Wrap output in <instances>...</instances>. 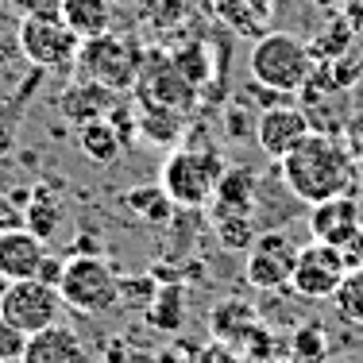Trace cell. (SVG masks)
Returning <instances> with one entry per match:
<instances>
[{
    "instance_id": "obj_31",
    "label": "cell",
    "mask_w": 363,
    "mask_h": 363,
    "mask_svg": "<svg viewBox=\"0 0 363 363\" xmlns=\"http://www.w3.org/2000/svg\"><path fill=\"white\" fill-rule=\"evenodd\" d=\"M62 267H66V259L47 255V259H43V267H39V279L47 282V286H55V290H58V279H62Z\"/></svg>"
},
{
    "instance_id": "obj_23",
    "label": "cell",
    "mask_w": 363,
    "mask_h": 363,
    "mask_svg": "<svg viewBox=\"0 0 363 363\" xmlns=\"http://www.w3.org/2000/svg\"><path fill=\"white\" fill-rule=\"evenodd\" d=\"M333 306H336V317L363 328V267H352L344 274V282L333 294Z\"/></svg>"
},
{
    "instance_id": "obj_13",
    "label": "cell",
    "mask_w": 363,
    "mask_h": 363,
    "mask_svg": "<svg viewBox=\"0 0 363 363\" xmlns=\"http://www.w3.org/2000/svg\"><path fill=\"white\" fill-rule=\"evenodd\" d=\"M47 255H50L47 240H39L28 224H23V228L0 232V279L4 282L39 279V267H43Z\"/></svg>"
},
{
    "instance_id": "obj_9",
    "label": "cell",
    "mask_w": 363,
    "mask_h": 363,
    "mask_svg": "<svg viewBox=\"0 0 363 363\" xmlns=\"http://www.w3.org/2000/svg\"><path fill=\"white\" fill-rule=\"evenodd\" d=\"M298 263V244L282 228H267L255 236V244L247 247L244 279L255 290H290V274Z\"/></svg>"
},
{
    "instance_id": "obj_29",
    "label": "cell",
    "mask_w": 363,
    "mask_h": 363,
    "mask_svg": "<svg viewBox=\"0 0 363 363\" xmlns=\"http://www.w3.org/2000/svg\"><path fill=\"white\" fill-rule=\"evenodd\" d=\"M20 16H58L62 0H8Z\"/></svg>"
},
{
    "instance_id": "obj_20",
    "label": "cell",
    "mask_w": 363,
    "mask_h": 363,
    "mask_svg": "<svg viewBox=\"0 0 363 363\" xmlns=\"http://www.w3.org/2000/svg\"><path fill=\"white\" fill-rule=\"evenodd\" d=\"M77 151L97 167H112L124 155V140H120L112 120H89V124L77 128Z\"/></svg>"
},
{
    "instance_id": "obj_4",
    "label": "cell",
    "mask_w": 363,
    "mask_h": 363,
    "mask_svg": "<svg viewBox=\"0 0 363 363\" xmlns=\"http://www.w3.org/2000/svg\"><path fill=\"white\" fill-rule=\"evenodd\" d=\"M58 294H62L66 309L85 317H101L120 306V274L101 255H66Z\"/></svg>"
},
{
    "instance_id": "obj_15",
    "label": "cell",
    "mask_w": 363,
    "mask_h": 363,
    "mask_svg": "<svg viewBox=\"0 0 363 363\" xmlns=\"http://www.w3.org/2000/svg\"><path fill=\"white\" fill-rule=\"evenodd\" d=\"M58 108H62V116L70 120V124H77V128L89 124V120H108L112 112H116V89L82 77V82H74L70 89L62 93Z\"/></svg>"
},
{
    "instance_id": "obj_1",
    "label": "cell",
    "mask_w": 363,
    "mask_h": 363,
    "mask_svg": "<svg viewBox=\"0 0 363 363\" xmlns=\"http://www.w3.org/2000/svg\"><path fill=\"white\" fill-rule=\"evenodd\" d=\"M294 201H328L340 194H356V151L344 147L333 132H309L286 159L279 162Z\"/></svg>"
},
{
    "instance_id": "obj_12",
    "label": "cell",
    "mask_w": 363,
    "mask_h": 363,
    "mask_svg": "<svg viewBox=\"0 0 363 363\" xmlns=\"http://www.w3.org/2000/svg\"><path fill=\"white\" fill-rule=\"evenodd\" d=\"M309 232L313 240L333 247H352L363 232V209H359V197L356 194H340V197H328V201L309 205Z\"/></svg>"
},
{
    "instance_id": "obj_26",
    "label": "cell",
    "mask_w": 363,
    "mask_h": 363,
    "mask_svg": "<svg viewBox=\"0 0 363 363\" xmlns=\"http://www.w3.org/2000/svg\"><path fill=\"white\" fill-rule=\"evenodd\" d=\"M290 352H294V363H321L328 356V336L321 325H301L290 340Z\"/></svg>"
},
{
    "instance_id": "obj_25",
    "label": "cell",
    "mask_w": 363,
    "mask_h": 363,
    "mask_svg": "<svg viewBox=\"0 0 363 363\" xmlns=\"http://www.w3.org/2000/svg\"><path fill=\"white\" fill-rule=\"evenodd\" d=\"M213 228H217L220 244L228 247V252H247V247L255 244V236H259L255 217H217Z\"/></svg>"
},
{
    "instance_id": "obj_24",
    "label": "cell",
    "mask_w": 363,
    "mask_h": 363,
    "mask_svg": "<svg viewBox=\"0 0 363 363\" xmlns=\"http://www.w3.org/2000/svg\"><path fill=\"white\" fill-rule=\"evenodd\" d=\"M58 220H62V209H58V201L47 194V189H35V197H31V209H23V224H28L31 232H35L39 240H50L58 228Z\"/></svg>"
},
{
    "instance_id": "obj_11",
    "label": "cell",
    "mask_w": 363,
    "mask_h": 363,
    "mask_svg": "<svg viewBox=\"0 0 363 363\" xmlns=\"http://www.w3.org/2000/svg\"><path fill=\"white\" fill-rule=\"evenodd\" d=\"M309 132H313V124H309L306 108L282 105V101L279 105H267L255 120V143L271 162H282Z\"/></svg>"
},
{
    "instance_id": "obj_27",
    "label": "cell",
    "mask_w": 363,
    "mask_h": 363,
    "mask_svg": "<svg viewBox=\"0 0 363 363\" xmlns=\"http://www.w3.org/2000/svg\"><path fill=\"white\" fill-rule=\"evenodd\" d=\"M23 348H28V333L0 317V363H20Z\"/></svg>"
},
{
    "instance_id": "obj_14",
    "label": "cell",
    "mask_w": 363,
    "mask_h": 363,
    "mask_svg": "<svg viewBox=\"0 0 363 363\" xmlns=\"http://www.w3.org/2000/svg\"><path fill=\"white\" fill-rule=\"evenodd\" d=\"M20 363H89V348H85V340L70 325L55 321L28 336V348H23Z\"/></svg>"
},
{
    "instance_id": "obj_2",
    "label": "cell",
    "mask_w": 363,
    "mask_h": 363,
    "mask_svg": "<svg viewBox=\"0 0 363 363\" xmlns=\"http://www.w3.org/2000/svg\"><path fill=\"white\" fill-rule=\"evenodd\" d=\"M317 70V58L309 50L306 39H298L294 31H267L252 43L247 55V74L259 89H271L279 97H294L306 89V82Z\"/></svg>"
},
{
    "instance_id": "obj_28",
    "label": "cell",
    "mask_w": 363,
    "mask_h": 363,
    "mask_svg": "<svg viewBox=\"0 0 363 363\" xmlns=\"http://www.w3.org/2000/svg\"><path fill=\"white\" fill-rule=\"evenodd\" d=\"M194 363H252V359H247L240 348L224 344V340H209L201 352H197V359H194Z\"/></svg>"
},
{
    "instance_id": "obj_5",
    "label": "cell",
    "mask_w": 363,
    "mask_h": 363,
    "mask_svg": "<svg viewBox=\"0 0 363 363\" xmlns=\"http://www.w3.org/2000/svg\"><path fill=\"white\" fill-rule=\"evenodd\" d=\"M140 66H143V50L140 43L124 39V35H105L97 39H85L82 50H77V74L89 77V82H101L108 85V89L124 93L135 85V77H140Z\"/></svg>"
},
{
    "instance_id": "obj_30",
    "label": "cell",
    "mask_w": 363,
    "mask_h": 363,
    "mask_svg": "<svg viewBox=\"0 0 363 363\" xmlns=\"http://www.w3.org/2000/svg\"><path fill=\"white\" fill-rule=\"evenodd\" d=\"M8 228H23V209L12 197L0 194V232H8Z\"/></svg>"
},
{
    "instance_id": "obj_10",
    "label": "cell",
    "mask_w": 363,
    "mask_h": 363,
    "mask_svg": "<svg viewBox=\"0 0 363 363\" xmlns=\"http://www.w3.org/2000/svg\"><path fill=\"white\" fill-rule=\"evenodd\" d=\"M135 89H140L143 105L147 108H170L182 112L189 108L197 85L186 82V74L174 66V58H162V55H143L140 77H135Z\"/></svg>"
},
{
    "instance_id": "obj_7",
    "label": "cell",
    "mask_w": 363,
    "mask_h": 363,
    "mask_svg": "<svg viewBox=\"0 0 363 363\" xmlns=\"http://www.w3.org/2000/svg\"><path fill=\"white\" fill-rule=\"evenodd\" d=\"M352 271L348 263V247H333V244H313L298 247V263H294V274H290V290L298 298H309V301H333L336 286L344 282V274Z\"/></svg>"
},
{
    "instance_id": "obj_19",
    "label": "cell",
    "mask_w": 363,
    "mask_h": 363,
    "mask_svg": "<svg viewBox=\"0 0 363 363\" xmlns=\"http://www.w3.org/2000/svg\"><path fill=\"white\" fill-rule=\"evenodd\" d=\"M58 16H62L66 28H70L82 43L112 31V20H116V12H112V0H62Z\"/></svg>"
},
{
    "instance_id": "obj_17",
    "label": "cell",
    "mask_w": 363,
    "mask_h": 363,
    "mask_svg": "<svg viewBox=\"0 0 363 363\" xmlns=\"http://www.w3.org/2000/svg\"><path fill=\"white\" fill-rule=\"evenodd\" d=\"M255 194H259V178L255 170L236 167L224 170L217 194H213V220L217 217H255Z\"/></svg>"
},
{
    "instance_id": "obj_3",
    "label": "cell",
    "mask_w": 363,
    "mask_h": 363,
    "mask_svg": "<svg viewBox=\"0 0 363 363\" xmlns=\"http://www.w3.org/2000/svg\"><path fill=\"white\" fill-rule=\"evenodd\" d=\"M224 159L213 147H178L167 155L159 170V186L178 209H201L213 201L220 178H224Z\"/></svg>"
},
{
    "instance_id": "obj_21",
    "label": "cell",
    "mask_w": 363,
    "mask_h": 363,
    "mask_svg": "<svg viewBox=\"0 0 363 363\" xmlns=\"http://www.w3.org/2000/svg\"><path fill=\"white\" fill-rule=\"evenodd\" d=\"M128 209L135 213V217H143L147 224H167L170 213L178 209L174 201L167 197V189L162 186H140V189H128Z\"/></svg>"
},
{
    "instance_id": "obj_22",
    "label": "cell",
    "mask_w": 363,
    "mask_h": 363,
    "mask_svg": "<svg viewBox=\"0 0 363 363\" xmlns=\"http://www.w3.org/2000/svg\"><path fill=\"white\" fill-rule=\"evenodd\" d=\"M147 321L151 328H162V333H178L182 321H186V298H182L178 286H162L147 306Z\"/></svg>"
},
{
    "instance_id": "obj_16",
    "label": "cell",
    "mask_w": 363,
    "mask_h": 363,
    "mask_svg": "<svg viewBox=\"0 0 363 363\" xmlns=\"http://www.w3.org/2000/svg\"><path fill=\"white\" fill-rule=\"evenodd\" d=\"M259 325H263L259 321V309L244 298H224L209 309V336L232 344V348H244L247 336H252Z\"/></svg>"
},
{
    "instance_id": "obj_32",
    "label": "cell",
    "mask_w": 363,
    "mask_h": 363,
    "mask_svg": "<svg viewBox=\"0 0 363 363\" xmlns=\"http://www.w3.org/2000/svg\"><path fill=\"white\" fill-rule=\"evenodd\" d=\"M4 286H8V282H4V279H0V294H4Z\"/></svg>"
},
{
    "instance_id": "obj_6",
    "label": "cell",
    "mask_w": 363,
    "mask_h": 363,
    "mask_svg": "<svg viewBox=\"0 0 363 363\" xmlns=\"http://www.w3.org/2000/svg\"><path fill=\"white\" fill-rule=\"evenodd\" d=\"M16 50L35 70H70V66H77L82 39L66 28L62 16H20Z\"/></svg>"
},
{
    "instance_id": "obj_18",
    "label": "cell",
    "mask_w": 363,
    "mask_h": 363,
    "mask_svg": "<svg viewBox=\"0 0 363 363\" xmlns=\"http://www.w3.org/2000/svg\"><path fill=\"white\" fill-rule=\"evenodd\" d=\"M209 4H213V12L244 39H259V35L271 31L274 0H209Z\"/></svg>"
},
{
    "instance_id": "obj_8",
    "label": "cell",
    "mask_w": 363,
    "mask_h": 363,
    "mask_svg": "<svg viewBox=\"0 0 363 363\" xmlns=\"http://www.w3.org/2000/svg\"><path fill=\"white\" fill-rule=\"evenodd\" d=\"M62 294L55 286H47L43 279H20V282H8L4 294H0V317L12 321L23 333H39V328L55 325L62 317Z\"/></svg>"
}]
</instances>
